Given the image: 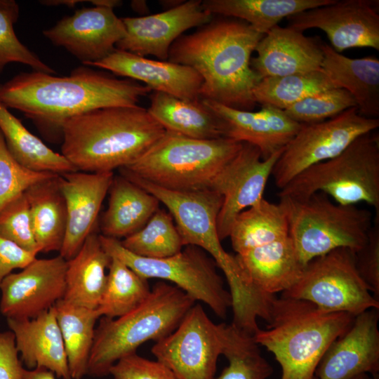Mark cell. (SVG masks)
<instances>
[{
	"label": "cell",
	"mask_w": 379,
	"mask_h": 379,
	"mask_svg": "<svg viewBox=\"0 0 379 379\" xmlns=\"http://www.w3.org/2000/svg\"><path fill=\"white\" fill-rule=\"evenodd\" d=\"M234 258L248 283L271 295L291 288L305 267L289 237L237 253Z\"/></svg>",
	"instance_id": "cb8c5ba5"
},
{
	"label": "cell",
	"mask_w": 379,
	"mask_h": 379,
	"mask_svg": "<svg viewBox=\"0 0 379 379\" xmlns=\"http://www.w3.org/2000/svg\"><path fill=\"white\" fill-rule=\"evenodd\" d=\"M201 100L203 104L222 121L225 138L255 146L260 149L263 160L270 158L287 145L274 131L260 110H240L212 100Z\"/></svg>",
	"instance_id": "836d02e7"
},
{
	"label": "cell",
	"mask_w": 379,
	"mask_h": 379,
	"mask_svg": "<svg viewBox=\"0 0 379 379\" xmlns=\"http://www.w3.org/2000/svg\"><path fill=\"white\" fill-rule=\"evenodd\" d=\"M378 309L354 317L350 327L328 347L314 379H354L362 374L378 373Z\"/></svg>",
	"instance_id": "d6986e66"
},
{
	"label": "cell",
	"mask_w": 379,
	"mask_h": 379,
	"mask_svg": "<svg viewBox=\"0 0 379 379\" xmlns=\"http://www.w3.org/2000/svg\"><path fill=\"white\" fill-rule=\"evenodd\" d=\"M279 198L288 237L304 267L333 250L345 248L356 253L365 245L373 224L370 211L337 204L323 192L305 198Z\"/></svg>",
	"instance_id": "52a82bcc"
},
{
	"label": "cell",
	"mask_w": 379,
	"mask_h": 379,
	"mask_svg": "<svg viewBox=\"0 0 379 379\" xmlns=\"http://www.w3.org/2000/svg\"><path fill=\"white\" fill-rule=\"evenodd\" d=\"M222 354L228 365L218 379H267L272 373L253 335L222 323Z\"/></svg>",
	"instance_id": "8d00e7d4"
},
{
	"label": "cell",
	"mask_w": 379,
	"mask_h": 379,
	"mask_svg": "<svg viewBox=\"0 0 379 379\" xmlns=\"http://www.w3.org/2000/svg\"><path fill=\"white\" fill-rule=\"evenodd\" d=\"M323 72L337 88L346 90L355 100L360 115L379 117V60L368 56L350 58L321 42Z\"/></svg>",
	"instance_id": "d4e9b609"
},
{
	"label": "cell",
	"mask_w": 379,
	"mask_h": 379,
	"mask_svg": "<svg viewBox=\"0 0 379 379\" xmlns=\"http://www.w3.org/2000/svg\"><path fill=\"white\" fill-rule=\"evenodd\" d=\"M101 244L112 258H115L142 277L168 281L195 302L206 304L220 318H225L232 306L229 291L214 260L196 246H185L179 253L164 258H147L137 255L121 244L120 240L100 234Z\"/></svg>",
	"instance_id": "9c48e42d"
},
{
	"label": "cell",
	"mask_w": 379,
	"mask_h": 379,
	"mask_svg": "<svg viewBox=\"0 0 379 379\" xmlns=\"http://www.w3.org/2000/svg\"><path fill=\"white\" fill-rule=\"evenodd\" d=\"M354 107L357 105L350 93L333 88L307 97L284 112L301 124H310L331 119Z\"/></svg>",
	"instance_id": "ab89813d"
},
{
	"label": "cell",
	"mask_w": 379,
	"mask_h": 379,
	"mask_svg": "<svg viewBox=\"0 0 379 379\" xmlns=\"http://www.w3.org/2000/svg\"><path fill=\"white\" fill-rule=\"evenodd\" d=\"M0 235L26 251L36 254L40 253L25 192L0 211Z\"/></svg>",
	"instance_id": "b9f144b4"
},
{
	"label": "cell",
	"mask_w": 379,
	"mask_h": 379,
	"mask_svg": "<svg viewBox=\"0 0 379 379\" xmlns=\"http://www.w3.org/2000/svg\"><path fill=\"white\" fill-rule=\"evenodd\" d=\"M164 133L138 105L95 109L63 124L61 154L77 171L113 172L140 158Z\"/></svg>",
	"instance_id": "3957f363"
},
{
	"label": "cell",
	"mask_w": 379,
	"mask_h": 379,
	"mask_svg": "<svg viewBox=\"0 0 379 379\" xmlns=\"http://www.w3.org/2000/svg\"><path fill=\"white\" fill-rule=\"evenodd\" d=\"M120 242L130 252L154 259L175 255L184 246L172 216L160 208L140 230Z\"/></svg>",
	"instance_id": "74e56055"
},
{
	"label": "cell",
	"mask_w": 379,
	"mask_h": 379,
	"mask_svg": "<svg viewBox=\"0 0 379 379\" xmlns=\"http://www.w3.org/2000/svg\"><path fill=\"white\" fill-rule=\"evenodd\" d=\"M335 0H205L204 8L210 13L234 18L248 23L264 35L283 18L325 6Z\"/></svg>",
	"instance_id": "4dcf8cb0"
},
{
	"label": "cell",
	"mask_w": 379,
	"mask_h": 379,
	"mask_svg": "<svg viewBox=\"0 0 379 379\" xmlns=\"http://www.w3.org/2000/svg\"><path fill=\"white\" fill-rule=\"evenodd\" d=\"M147 111L166 131L201 140L225 137L222 121L201 99L187 100L153 91Z\"/></svg>",
	"instance_id": "83f0119b"
},
{
	"label": "cell",
	"mask_w": 379,
	"mask_h": 379,
	"mask_svg": "<svg viewBox=\"0 0 379 379\" xmlns=\"http://www.w3.org/2000/svg\"><path fill=\"white\" fill-rule=\"evenodd\" d=\"M316 192H323L342 205L365 203L379 218L378 133L364 134L338 156L306 168L277 196L305 198Z\"/></svg>",
	"instance_id": "ba28073f"
},
{
	"label": "cell",
	"mask_w": 379,
	"mask_h": 379,
	"mask_svg": "<svg viewBox=\"0 0 379 379\" xmlns=\"http://www.w3.org/2000/svg\"><path fill=\"white\" fill-rule=\"evenodd\" d=\"M284 149L263 160L258 147L242 142L239 152L220 173L211 190L223 197L217 219L220 241L229 237L232 223L241 211L263 199L267 180Z\"/></svg>",
	"instance_id": "9a60e30c"
},
{
	"label": "cell",
	"mask_w": 379,
	"mask_h": 379,
	"mask_svg": "<svg viewBox=\"0 0 379 379\" xmlns=\"http://www.w3.org/2000/svg\"><path fill=\"white\" fill-rule=\"evenodd\" d=\"M212 16L202 1L190 0L159 13L121 18L126 34L116 48L166 60L171 46L184 32L208 23Z\"/></svg>",
	"instance_id": "ac0fdd59"
},
{
	"label": "cell",
	"mask_w": 379,
	"mask_h": 379,
	"mask_svg": "<svg viewBox=\"0 0 379 379\" xmlns=\"http://www.w3.org/2000/svg\"><path fill=\"white\" fill-rule=\"evenodd\" d=\"M23 368L13 333L0 331V379H20Z\"/></svg>",
	"instance_id": "bcb514c9"
},
{
	"label": "cell",
	"mask_w": 379,
	"mask_h": 379,
	"mask_svg": "<svg viewBox=\"0 0 379 379\" xmlns=\"http://www.w3.org/2000/svg\"><path fill=\"white\" fill-rule=\"evenodd\" d=\"M91 66L114 75L141 81L151 91L187 100H200L201 77L193 68L170 62L152 60L115 48Z\"/></svg>",
	"instance_id": "44dd1931"
},
{
	"label": "cell",
	"mask_w": 379,
	"mask_h": 379,
	"mask_svg": "<svg viewBox=\"0 0 379 379\" xmlns=\"http://www.w3.org/2000/svg\"><path fill=\"white\" fill-rule=\"evenodd\" d=\"M354 379H371V378L367 375V374H362V375H358Z\"/></svg>",
	"instance_id": "816d5d0a"
},
{
	"label": "cell",
	"mask_w": 379,
	"mask_h": 379,
	"mask_svg": "<svg viewBox=\"0 0 379 379\" xmlns=\"http://www.w3.org/2000/svg\"><path fill=\"white\" fill-rule=\"evenodd\" d=\"M119 170L121 175L152 194L166 207L175 222L184 246L201 248L222 272L230 267L234 255L224 250L217 231V219L223 201L220 194L211 189L171 190Z\"/></svg>",
	"instance_id": "7c38bea8"
},
{
	"label": "cell",
	"mask_w": 379,
	"mask_h": 379,
	"mask_svg": "<svg viewBox=\"0 0 379 379\" xmlns=\"http://www.w3.org/2000/svg\"><path fill=\"white\" fill-rule=\"evenodd\" d=\"M55 175L58 174L36 172L20 165L9 152L0 131V211L31 185Z\"/></svg>",
	"instance_id": "60d3db41"
},
{
	"label": "cell",
	"mask_w": 379,
	"mask_h": 379,
	"mask_svg": "<svg viewBox=\"0 0 379 379\" xmlns=\"http://www.w3.org/2000/svg\"><path fill=\"white\" fill-rule=\"evenodd\" d=\"M40 253L60 252L67 226V210L60 175L42 180L25 192Z\"/></svg>",
	"instance_id": "f1b7e54d"
},
{
	"label": "cell",
	"mask_w": 379,
	"mask_h": 379,
	"mask_svg": "<svg viewBox=\"0 0 379 379\" xmlns=\"http://www.w3.org/2000/svg\"><path fill=\"white\" fill-rule=\"evenodd\" d=\"M287 237L288 221L283 207L264 198L236 217L229 235L236 254Z\"/></svg>",
	"instance_id": "d6a6232c"
},
{
	"label": "cell",
	"mask_w": 379,
	"mask_h": 379,
	"mask_svg": "<svg viewBox=\"0 0 379 379\" xmlns=\"http://www.w3.org/2000/svg\"><path fill=\"white\" fill-rule=\"evenodd\" d=\"M378 0H335L288 17V27L301 32L320 29L333 49L340 53L352 48L378 51Z\"/></svg>",
	"instance_id": "5bb4252c"
},
{
	"label": "cell",
	"mask_w": 379,
	"mask_h": 379,
	"mask_svg": "<svg viewBox=\"0 0 379 379\" xmlns=\"http://www.w3.org/2000/svg\"><path fill=\"white\" fill-rule=\"evenodd\" d=\"M72 379L87 375L95 324L101 317L98 309L77 306L60 300L54 305Z\"/></svg>",
	"instance_id": "1f68e13d"
},
{
	"label": "cell",
	"mask_w": 379,
	"mask_h": 379,
	"mask_svg": "<svg viewBox=\"0 0 379 379\" xmlns=\"http://www.w3.org/2000/svg\"><path fill=\"white\" fill-rule=\"evenodd\" d=\"M281 296L310 302L324 311L354 317L379 308L378 300L371 294L357 270L355 253L345 248L309 262L297 282Z\"/></svg>",
	"instance_id": "30bf717a"
},
{
	"label": "cell",
	"mask_w": 379,
	"mask_h": 379,
	"mask_svg": "<svg viewBox=\"0 0 379 379\" xmlns=\"http://www.w3.org/2000/svg\"><path fill=\"white\" fill-rule=\"evenodd\" d=\"M365 245L355 253L357 270L373 296L379 298V218H375Z\"/></svg>",
	"instance_id": "ee69618b"
},
{
	"label": "cell",
	"mask_w": 379,
	"mask_h": 379,
	"mask_svg": "<svg viewBox=\"0 0 379 379\" xmlns=\"http://www.w3.org/2000/svg\"><path fill=\"white\" fill-rule=\"evenodd\" d=\"M241 146L228 138L201 140L165 131L140 158L119 169L171 190L212 189Z\"/></svg>",
	"instance_id": "8992f818"
},
{
	"label": "cell",
	"mask_w": 379,
	"mask_h": 379,
	"mask_svg": "<svg viewBox=\"0 0 379 379\" xmlns=\"http://www.w3.org/2000/svg\"><path fill=\"white\" fill-rule=\"evenodd\" d=\"M37 254L26 251L0 235V285L15 269H23Z\"/></svg>",
	"instance_id": "f6af8a7d"
},
{
	"label": "cell",
	"mask_w": 379,
	"mask_h": 379,
	"mask_svg": "<svg viewBox=\"0 0 379 379\" xmlns=\"http://www.w3.org/2000/svg\"><path fill=\"white\" fill-rule=\"evenodd\" d=\"M151 91L134 80L84 65L65 77L35 71L18 74L0 85V102L62 138V127L69 119L95 109L136 105Z\"/></svg>",
	"instance_id": "6da1fadb"
},
{
	"label": "cell",
	"mask_w": 379,
	"mask_h": 379,
	"mask_svg": "<svg viewBox=\"0 0 379 379\" xmlns=\"http://www.w3.org/2000/svg\"><path fill=\"white\" fill-rule=\"evenodd\" d=\"M354 317L281 296L273 301L267 328H260L253 337L274 354L281 368L280 379H314L325 352Z\"/></svg>",
	"instance_id": "277c9868"
},
{
	"label": "cell",
	"mask_w": 379,
	"mask_h": 379,
	"mask_svg": "<svg viewBox=\"0 0 379 379\" xmlns=\"http://www.w3.org/2000/svg\"><path fill=\"white\" fill-rule=\"evenodd\" d=\"M126 34L121 18L112 8L100 6L77 9L43 31L53 44L64 48L86 66L109 55Z\"/></svg>",
	"instance_id": "e0dca14e"
},
{
	"label": "cell",
	"mask_w": 379,
	"mask_h": 379,
	"mask_svg": "<svg viewBox=\"0 0 379 379\" xmlns=\"http://www.w3.org/2000/svg\"><path fill=\"white\" fill-rule=\"evenodd\" d=\"M108 206L100 222L101 235L119 239L140 230L159 208L152 194L122 175L113 177Z\"/></svg>",
	"instance_id": "484cf974"
},
{
	"label": "cell",
	"mask_w": 379,
	"mask_h": 379,
	"mask_svg": "<svg viewBox=\"0 0 379 379\" xmlns=\"http://www.w3.org/2000/svg\"><path fill=\"white\" fill-rule=\"evenodd\" d=\"M21 361L28 369L45 368L72 379L55 307L32 319H7Z\"/></svg>",
	"instance_id": "603a6c76"
},
{
	"label": "cell",
	"mask_w": 379,
	"mask_h": 379,
	"mask_svg": "<svg viewBox=\"0 0 379 379\" xmlns=\"http://www.w3.org/2000/svg\"><path fill=\"white\" fill-rule=\"evenodd\" d=\"M89 2L94 6L106 7L112 9L121 4V1L119 0H91Z\"/></svg>",
	"instance_id": "681fc988"
},
{
	"label": "cell",
	"mask_w": 379,
	"mask_h": 379,
	"mask_svg": "<svg viewBox=\"0 0 379 379\" xmlns=\"http://www.w3.org/2000/svg\"><path fill=\"white\" fill-rule=\"evenodd\" d=\"M337 88L323 70L262 78L253 90L255 103L284 110L310 95Z\"/></svg>",
	"instance_id": "e575fe53"
},
{
	"label": "cell",
	"mask_w": 379,
	"mask_h": 379,
	"mask_svg": "<svg viewBox=\"0 0 379 379\" xmlns=\"http://www.w3.org/2000/svg\"><path fill=\"white\" fill-rule=\"evenodd\" d=\"M263 36L242 20H211L180 36L168 60L193 68L201 77L200 98L252 111L253 90L262 79L251 67V55Z\"/></svg>",
	"instance_id": "7a4b0ae2"
},
{
	"label": "cell",
	"mask_w": 379,
	"mask_h": 379,
	"mask_svg": "<svg viewBox=\"0 0 379 379\" xmlns=\"http://www.w3.org/2000/svg\"><path fill=\"white\" fill-rule=\"evenodd\" d=\"M67 260L36 258L0 285V312L6 319H32L54 307L65 292Z\"/></svg>",
	"instance_id": "2e32d148"
},
{
	"label": "cell",
	"mask_w": 379,
	"mask_h": 379,
	"mask_svg": "<svg viewBox=\"0 0 379 379\" xmlns=\"http://www.w3.org/2000/svg\"><path fill=\"white\" fill-rule=\"evenodd\" d=\"M111 259L101 244L100 234L92 232L77 253L67 260L66 287L62 300L77 306L97 309Z\"/></svg>",
	"instance_id": "4316f807"
},
{
	"label": "cell",
	"mask_w": 379,
	"mask_h": 379,
	"mask_svg": "<svg viewBox=\"0 0 379 379\" xmlns=\"http://www.w3.org/2000/svg\"><path fill=\"white\" fill-rule=\"evenodd\" d=\"M378 126V119L360 115L357 107L321 122L302 124L274 166L275 185L282 189L306 168L338 156L356 138Z\"/></svg>",
	"instance_id": "8fae6325"
},
{
	"label": "cell",
	"mask_w": 379,
	"mask_h": 379,
	"mask_svg": "<svg viewBox=\"0 0 379 379\" xmlns=\"http://www.w3.org/2000/svg\"><path fill=\"white\" fill-rule=\"evenodd\" d=\"M196 302L175 285L159 281L132 311L114 319L103 317L95 328L87 375L106 376L117 361L136 353L142 344L164 338Z\"/></svg>",
	"instance_id": "5b68a950"
},
{
	"label": "cell",
	"mask_w": 379,
	"mask_h": 379,
	"mask_svg": "<svg viewBox=\"0 0 379 379\" xmlns=\"http://www.w3.org/2000/svg\"><path fill=\"white\" fill-rule=\"evenodd\" d=\"M86 1L81 0H45L40 1V3L43 5L53 6H66L69 8H74L77 4L79 3L85 2Z\"/></svg>",
	"instance_id": "c3c4849f"
},
{
	"label": "cell",
	"mask_w": 379,
	"mask_h": 379,
	"mask_svg": "<svg viewBox=\"0 0 379 379\" xmlns=\"http://www.w3.org/2000/svg\"><path fill=\"white\" fill-rule=\"evenodd\" d=\"M131 6L133 9L138 13H147L149 12V9L145 1H133Z\"/></svg>",
	"instance_id": "f907efd6"
},
{
	"label": "cell",
	"mask_w": 379,
	"mask_h": 379,
	"mask_svg": "<svg viewBox=\"0 0 379 379\" xmlns=\"http://www.w3.org/2000/svg\"><path fill=\"white\" fill-rule=\"evenodd\" d=\"M372 375H373V378L371 379H379L378 373H376Z\"/></svg>",
	"instance_id": "f5cc1de1"
},
{
	"label": "cell",
	"mask_w": 379,
	"mask_h": 379,
	"mask_svg": "<svg viewBox=\"0 0 379 379\" xmlns=\"http://www.w3.org/2000/svg\"><path fill=\"white\" fill-rule=\"evenodd\" d=\"M222 346V324L213 322L203 307L195 303L151 352L179 379H213Z\"/></svg>",
	"instance_id": "4fadbf2b"
},
{
	"label": "cell",
	"mask_w": 379,
	"mask_h": 379,
	"mask_svg": "<svg viewBox=\"0 0 379 379\" xmlns=\"http://www.w3.org/2000/svg\"><path fill=\"white\" fill-rule=\"evenodd\" d=\"M114 173L72 171L60 175V187L67 210L66 232L59 252L66 260L79 251L94 232L103 200Z\"/></svg>",
	"instance_id": "ffe728a7"
},
{
	"label": "cell",
	"mask_w": 379,
	"mask_h": 379,
	"mask_svg": "<svg viewBox=\"0 0 379 379\" xmlns=\"http://www.w3.org/2000/svg\"><path fill=\"white\" fill-rule=\"evenodd\" d=\"M112 258V257H111ZM105 286L98 307L101 317L114 319L139 306L149 295L148 279L112 258Z\"/></svg>",
	"instance_id": "d590c367"
},
{
	"label": "cell",
	"mask_w": 379,
	"mask_h": 379,
	"mask_svg": "<svg viewBox=\"0 0 379 379\" xmlns=\"http://www.w3.org/2000/svg\"><path fill=\"white\" fill-rule=\"evenodd\" d=\"M20 379H55V375L45 368H23Z\"/></svg>",
	"instance_id": "7dc6e473"
},
{
	"label": "cell",
	"mask_w": 379,
	"mask_h": 379,
	"mask_svg": "<svg viewBox=\"0 0 379 379\" xmlns=\"http://www.w3.org/2000/svg\"><path fill=\"white\" fill-rule=\"evenodd\" d=\"M109 375L114 379H179L167 366L158 361L149 360L136 353L117 361Z\"/></svg>",
	"instance_id": "7bdbcfd3"
},
{
	"label": "cell",
	"mask_w": 379,
	"mask_h": 379,
	"mask_svg": "<svg viewBox=\"0 0 379 379\" xmlns=\"http://www.w3.org/2000/svg\"><path fill=\"white\" fill-rule=\"evenodd\" d=\"M19 14V6L15 1L0 0V74L12 62L27 65L35 72L56 74L18 39L14 25Z\"/></svg>",
	"instance_id": "f35d334b"
},
{
	"label": "cell",
	"mask_w": 379,
	"mask_h": 379,
	"mask_svg": "<svg viewBox=\"0 0 379 379\" xmlns=\"http://www.w3.org/2000/svg\"><path fill=\"white\" fill-rule=\"evenodd\" d=\"M0 131L12 157L26 168L58 175L77 171L62 154L54 152L32 134L1 102Z\"/></svg>",
	"instance_id": "f546056e"
},
{
	"label": "cell",
	"mask_w": 379,
	"mask_h": 379,
	"mask_svg": "<svg viewBox=\"0 0 379 379\" xmlns=\"http://www.w3.org/2000/svg\"><path fill=\"white\" fill-rule=\"evenodd\" d=\"M321 43L303 32L276 25L258 42L251 67L261 79L322 70Z\"/></svg>",
	"instance_id": "7402d4cb"
}]
</instances>
